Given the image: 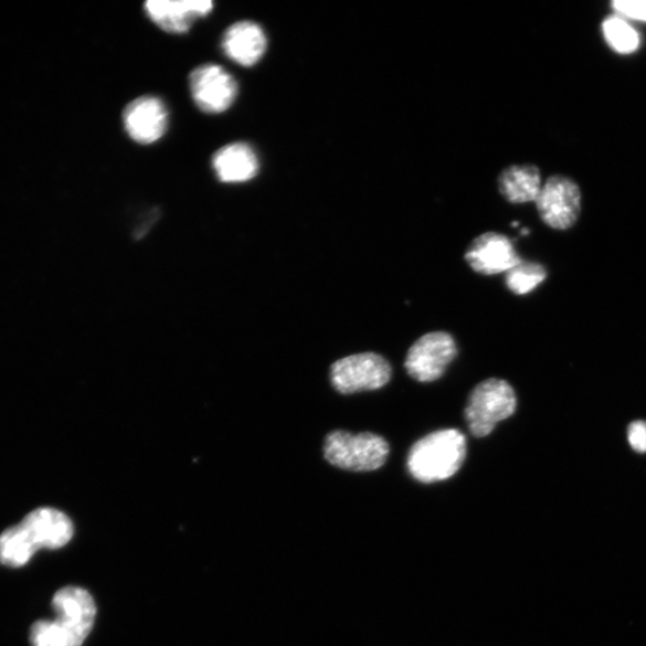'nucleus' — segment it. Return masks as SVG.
I'll return each instance as SVG.
<instances>
[{
    "label": "nucleus",
    "mask_w": 646,
    "mask_h": 646,
    "mask_svg": "<svg viewBox=\"0 0 646 646\" xmlns=\"http://www.w3.org/2000/svg\"><path fill=\"white\" fill-rule=\"evenodd\" d=\"M612 7L617 17L646 22V0H615Z\"/></svg>",
    "instance_id": "6ab92c4d"
},
{
    "label": "nucleus",
    "mask_w": 646,
    "mask_h": 646,
    "mask_svg": "<svg viewBox=\"0 0 646 646\" xmlns=\"http://www.w3.org/2000/svg\"><path fill=\"white\" fill-rule=\"evenodd\" d=\"M465 258L473 271L484 276L509 272L522 262L510 239L498 233H485L474 240Z\"/></svg>",
    "instance_id": "9d476101"
},
{
    "label": "nucleus",
    "mask_w": 646,
    "mask_h": 646,
    "mask_svg": "<svg viewBox=\"0 0 646 646\" xmlns=\"http://www.w3.org/2000/svg\"><path fill=\"white\" fill-rule=\"evenodd\" d=\"M541 221L554 230H568L578 223L582 210V193L576 181L554 176L543 182L536 201Z\"/></svg>",
    "instance_id": "423d86ee"
},
{
    "label": "nucleus",
    "mask_w": 646,
    "mask_h": 646,
    "mask_svg": "<svg viewBox=\"0 0 646 646\" xmlns=\"http://www.w3.org/2000/svg\"><path fill=\"white\" fill-rule=\"evenodd\" d=\"M540 170L536 166H510L500 172L498 189L511 204L536 203L541 189Z\"/></svg>",
    "instance_id": "2eb2a0df"
},
{
    "label": "nucleus",
    "mask_w": 646,
    "mask_h": 646,
    "mask_svg": "<svg viewBox=\"0 0 646 646\" xmlns=\"http://www.w3.org/2000/svg\"><path fill=\"white\" fill-rule=\"evenodd\" d=\"M628 441L637 453H646V423L635 422L629 425Z\"/></svg>",
    "instance_id": "aec40b11"
},
{
    "label": "nucleus",
    "mask_w": 646,
    "mask_h": 646,
    "mask_svg": "<svg viewBox=\"0 0 646 646\" xmlns=\"http://www.w3.org/2000/svg\"><path fill=\"white\" fill-rule=\"evenodd\" d=\"M212 9L210 0H149L146 3L150 20L171 34L189 32L193 23L200 18H206Z\"/></svg>",
    "instance_id": "f8f14e48"
},
{
    "label": "nucleus",
    "mask_w": 646,
    "mask_h": 646,
    "mask_svg": "<svg viewBox=\"0 0 646 646\" xmlns=\"http://www.w3.org/2000/svg\"><path fill=\"white\" fill-rule=\"evenodd\" d=\"M168 118L163 100L151 95L134 99L123 112L127 135L142 146H149L166 135Z\"/></svg>",
    "instance_id": "1a4fd4ad"
},
{
    "label": "nucleus",
    "mask_w": 646,
    "mask_h": 646,
    "mask_svg": "<svg viewBox=\"0 0 646 646\" xmlns=\"http://www.w3.org/2000/svg\"><path fill=\"white\" fill-rule=\"evenodd\" d=\"M546 279L544 268L536 263H523L507 272V285L516 295H527Z\"/></svg>",
    "instance_id": "a211bd4d"
},
{
    "label": "nucleus",
    "mask_w": 646,
    "mask_h": 646,
    "mask_svg": "<svg viewBox=\"0 0 646 646\" xmlns=\"http://www.w3.org/2000/svg\"><path fill=\"white\" fill-rule=\"evenodd\" d=\"M55 621H40L31 628L33 646H82L96 617L93 596L80 586H66L53 597Z\"/></svg>",
    "instance_id": "f257e3e1"
},
{
    "label": "nucleus",
    "mask_w": 646,
    "mask_h": 646,
    "mask_svg": "<svg viewBox=\"0 0 646 646\" xmlns=\"http://www.w3.org/2000/svg\"><path fill=\"white\" fill-rule=\"evenodd\" d=\"M264 29L252 21L230 25L222 40V49L229 60L244 67H252L263 60L267 51Z\"/></svg>",
    "instance_id": "ddd939ff"
},
{
    "label": "nucleus",
    "mask_w": 646,
    "mask_h": 646,
    "mask_svg": "<svg viewBox=\"0 0 646 646\" xmlns=\"http://www.w3.org/2000/svg\"><path fill=\"white\" fill-rule=\"evenodd\" d=\"M190 91L201 112L222 114L235 104L239 84L222 66L204 64L191 72Z\"/></svg>",
    "instance_id": "0eeeda50"
},
{
    "label": "nucleus",
    "mask_w": 646,
    "mask_h": 646,
    "mask_svg": "<svg viewBox=\"0 0 646 646\" xmlns=\"http://www.w3.org/2000/svg\"><path fill=\"white\" fill-rule=\"evenodd\" d=\"M391 379V364L372 352L345 357L330 368V381L345 395L380 390Z\"/></svg>",
    "instance_id": "39448f33"
},
{
    "label": "nucleus",
    "mask_w": 646,
    "mask_h": 646,
    "mask_svg": "<svg viewBox=\"0 0 646 646\" xmlns=\"http://www.w3.org/2000/svg\"><path fill=\"white\" fill-rule=\"evenodd\" d=\"M212 167L220 181L239 183L253 180L261 168L258 157L247 142H233L213 155Z\"/></svg>",
    "instance_id": "4468645a"
},
{
    "label": "nucleus",
    "mask_w": 646,
    "mask_h": 646,
    "mask_svg": "<svg viewBox=\"0 0 646 646\" xmlns=\"http://www.w3.org/2000/svg\"><path fill=\"white\" fill-rule=\"evenodd\" d=\"M20 525L36 552L62 549L74 537L68 516L53 508H39L28 513Z\"/></svg>",
    "instance_id": "9b49d317"
},
{
    "label": "nucleus",
    "mask_w": 646,
    "mask_h": 646,
    "mask_svg": "<svg viewBox=\"0 0 646 646\" xmlns=\"http://www.w3.org/2000/svg\"><path fill=\"white\" fill-rule=\"evenodd\" d=\"M36 553L21 525L8 528L0 536V563L11 568H21Z\"/></svg>",
    "instance_id": "dca6fc26"
},
{
    "label": "nucleus",
    "mask_w": 646,
    "mask_h": 646,
    "mask_svg": "<svg viewBox=\"0 0 646 646\" xmlns=\"http://www.w3.org/2000/svg\"><path fill=\"white\" fill-rule=\"evenodd\" d=\"M602 33L610 47L616 53L631 54L639 49L640 36L638 32L625 19L617 17V14L603 22Z\"/></svg>",
    "instance_id": "f3484780"
},
{
    "label": "nucleus",
    "mask_w": 646,
    "mask_h": 646,
    "mask_svg": "<svg viewBox=\"0 0 646 646\" xmlns=\"http://www.w3.org/2000/svg\"><path fill=\"white\" fill-rule=\"evenodd\" d=\"M467 442L462 431H435L413 444L407 457L411 476L421 483L447 480L463 467Z\"/></svg>",
    "instance_id": "f03ea898"
},
{
    "label": "nucleus",
    "mask_w": 646,
    "mask_h": 646,
    "mask_svg": "<svg viewBox=\"0 0 646 646\" xmlns=\"http://www.w3.org/2000/svg\"><path fill=\"white\" fill-rule=\"evenodd\" d=\"M516 406L515 391L507 381L490 379L479 383L465 410L470 434L478 438L490 435L499 422L515 413Z\"/></svg>",
    "instance_id": "20e7f679"
},
{
    "label": "nucleus",
    "mask_w": 646,
    "mask_h": 646,
    "mask_svg": "<svg viewBox=\"0 0 646 646\" xmlns=\"http://www.w3.org/2000/svg\"><path fill=\"white\" fill-rule=\"evenodd\" d=\"M457 353L454 338L445 332H434L416 340L410 349L405 368L415 381L428 383L441 379Z\"/></svg>",
    "instance_id": "6e6552de"
},
{
    "label": "nucleus",
    "mask_w": 646,
    "mask_h": 646,
    "mask_svg": "<svg viewBox=\"0 0 646 646\" xmlns=\"http://www.w3.org/2000/svg\"><path fill=\"white\" fill-rule=\"evenodd\" d=\"M325 457L330 465L352 472H371L381 468L390 455V445L375 434L352 435L337 430L325 441Z\"/></svg>",
    "instance_id": "7ed1b4c3"
}]
</instances>
